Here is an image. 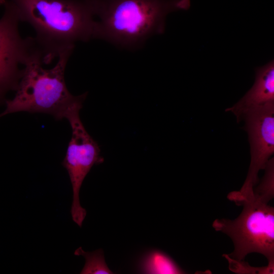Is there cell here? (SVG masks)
Here are the masks:
<instances>
[{"instance_id":"cell-1","label":"cell","mask_w":274,"mask_h":274,"mask_svg":"<svg viewBox=\"0 0 274 274\" xmlns=\"http://www.w3.org/2000/svg\"><path fill=\"white\" fill-rule=\"evenodd\" d=\"M20 22L34 29L37 47L48 64L77 41L94 39L93 0H11Z\"/></svg>"},{"instance_id":"cell-2","label":"cell","mask_w":274,"mask_h":274,"mask_svg":"<svg viewBox=\"0 0 274 274\" xmlns=\"http://www.w3.org/2000/svg\"><path fill=\"white\" fill-rule=\"evenodd\" d=\"M75 46L62 50L55 65L43 67V54L36 46L26 60L15 96L6 100L0 118L19 112L51 115L56 120L67 119L80 113L87 92L75 96L68 91L64 79L66 64Z\"/></svg>"},{"instance_id":"cell-3","label":"cell","mask_w":274,"mask_h":274,"mask_svg":"<svg viewBox=\"0 0 274 274\" xmlns=\"http://www.w3.org/2000/svg\"><path fill=\"white\" fill-rule=\"evenodd\" d=\"M94 39L133 48L153 35L163 33L166 16L187 10L190 0H93Z\"/></svg>"},{"instance_id":"cell-4","label":"cell","mask_w":274,"mask_h":274,"mask_svg":"<svg viewBox=\"0 0 274 274\" xmlns=\"http://www.w3.org/2000/svg\"><path fill=\"white\" fill-rule=\"evenodd\" d=\"M237 204L243 210L236 219H217L212 224L232 241L234 250L228 255L243 260L248 254L258 253L266 258L268 264H274V208L252 199Z\"/></svg>"},{"instance_id":"cell-5","label":"cell","mask_w":274,"mask_h":274,"mask_svg":"<svg viewBox=\"0 0 274 274\" xmlns=\"http://www.w3.org/2000/svg\"><path fill=\"white\" fill-rule=\"evenodd\" d=\"M79 113H75L67 119L72 128V136L62 165L68 172L73 189L72 218L81 227L86 211L80 204V188L92 166L102 163L104 159L100 155L98 143L87 131L82 123Z\"/></svg>"},{"instance_id":"cell-6","label":"cell","mask_w":274,"mask_h":274,"mask_svg":"<svg viewBox=\"0 0 274 274\" xmlns=\"http://www.w3.org/2000/svg\"><path fill=\"white\" fill-rule=\"evenodd\" d=\"M0 19V104L6 94L16 90L22 76L24 64L36 46L34 38H22L19 30L20 22L14 4L5 3Z\"/></svg>"},{"instance_id":"cell-7","label":"cell","mask_w":274,"mask_h":274,"mask_svg":"<svg viewBox=\"0 0 274 274\" xmlns=\"http://www.w3.org/2000/svg\"><path fill=\"white\" fill-rule=\"evenodd\" d=\"M243 119L248 135L251 161L247 178L238 192L247 195L252 192L259 170L264 169L274 153V101L248 111Z\"/></svg>"},{"instance_id":"cell-8","label":"cell","mask_w":274,"mask_h":274,"mask_svg":"<svg viewBox=\"0 0 274 274\" xmlns=\"http://www.w3.org/2000/svg\"><path fill=\"white\" fill-rule=\"evenodd\" d=\"M274 101V61L256 68L254 84L245 95L226 112H231L237 121L242 120L243 116L249 110Z\"/></svg>"},{"instance_id":"cell-9","label":"cell","mask_w":274,"mask_h":274,"mask_svg":"<svg viewBox=\"0 0 274 274\" xmlns=\"http://www.w3.org/2000/svg\"><path fill=\"white\" fill-rule=\"evenodd\" d=\"M141 270L146 273L177 274L185 271L164 252L154 250L147 253L140 262Z\"/></svg>"},{"instance_id":"cell-10","label":"cell","mask_w":274,"mask_h":274,"mask_svg":"<svg viewBox=\"0 0 274 274\" xmlns=\"http://www.w3.org/2000/svg\"><path fill=\"white\" fill-rule=\"evenodd\" d=\"M264 175L256 187H254L252 193L235 203L245 199H252L264 203H268L274 197V159L270 158L264 168Z\"/></svg>"},{"instance_id":"cell-11","label":"cell","mask_w":274,"mask_h":274,"mask_svg":"<svg viewBox=\"0 0 274 274\" xmlns=\"http://www.w3.org/2000/svg\"><path fill=\"white\" fill-rule=\"evenodd\" d=\"M74 254L76 256H83L85 258V264L81 273H113L105 262L104 253L101 249H98L92 252H86L80 247L75 251Z\"/></svg>"},{"instance_id":"cell-12","label":"cell","mask_w":274,"mask_h":274,"mask_svg":"<svg viewBox=\"0 0 274 274\" xmlns=\"http://www.w3.org/2000/svg\"><path fill=\"white\" fill-rule=\"evenodd\" d=\"M229 263V268L236 273L271 274L274 272V264H268L263 267H253L243 260L231 258L228 254H223Z\"/></svg>"},{"instance_id":"cell-13","label":"cell","mask_w":274,"mask_h":274,"mask_svg":"<svg viewBox=\"0 0 274 274\" xmlns=\"http://www.w3.org/2000/svg\"><path fill=\"white\" fill-rule=\"evenodd\" d=\"M6 2V0H0V5L5 4Z\"/></svg>"}]
</instances>
